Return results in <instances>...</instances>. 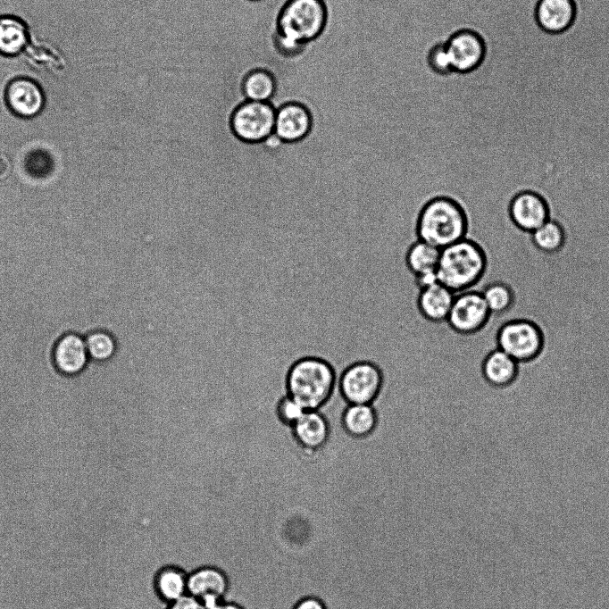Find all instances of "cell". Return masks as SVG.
Returning <instances> with one entry per match:
<instances>
[{
    "label": "cell",
    "instance_id": "cell-4",
    "mask_svg": "<svg viewBox=\"0 0 609 609\" xmlns=\"http://www.w3.org/2000/svg\"><path fill=\"white\" fill-rule=\"evenodd\" d=\"M486 265L483 248L475 239L467 237L440 250L438 279L455 294L474 289L484 275Z\"/></svg>",
    "mask_w": 609,
    "mask_h": 609
},
{
    "label": "cell",
    "instance_id": "cell-29",
    "mask_svg": "<svg viewBox=\"0 0 609 609\" xmlns=\"http://www.w3.org/2000/svg\"><path fill=\"white\" fill-rule=\"evenodd\" d=\"M25 166L27 171L32 176L43 178L52 172L54 162L48 152L38 149L27 155Z\"/></svg>",
    "mask_w": 609,
    "mask_h": 609
},
{
    "label": "cell",
    "instance_id": "cell-18",
    "mask_svg": "<svg viewBox=\"0 0 609 609\" xmlns=\"http://www.w3.org/2000/svg\"><path fill=\"white\" fill-rule=\"evenodd\" d=\"M455 294L438 282L419 290L416 305L421 317L429 322L446 321Z\"/></svg>",
    "mask_w": 609,
    "mask_h": 609
},
{
    "label": "cell",
    "instance_id": "cell-16",
    "mask_svg": "<svg viewBox=\"0 0 609 609\" xmlns=\"http://www.w3.org/2000/svg\"><path fill=\"white\" fill-rule=\"evenodd\" d=\"M510 215L521 229L533 232L549 220L545 201L533 192H521L512 201Z\"/></svg>",
    "mask_w": 609,
    "mask_h": 609
},
{
    "label": "cell",
    "instance_id": "cell-23",
    "mask_svg": "<svg viewBox=\"0 0 609 609\" xmlns=\"http://www.w3.org/2000/svg\"><path fill=\"white\" fill-rule=\"evenodd\" d=\"M28 32L23 22L14 17L0 19V54L13 56L26 46Z\"/></svg>",
    "mask_w": 609,
    "mask_h": 609
},
{
    "label": "cell",
    "instance_id": "cell-21",
    "mask_svg": "<svg viewBox=\"0 0 609 609\" xmlns=\"http://www.w3.org/2000/svg\"><path fill=\"white\" fill-rule=\"evenodd\" d=\"M439 248L420 239L413 241L405 253V265L413 276L437 272L440 256Z\"/></svg>",
    "mask_w": 609,
    "mask_h": 609
},
{
    "label": "cell",
    "instance_id": "cell-10",
    "mask_svg": "<svg viewBox=\"0 0 609 609\" xmlns=\"http://www.w3.org/2000/svg\"><path fill=\"white\" fill-rule=\"evenodd\" d=\"M313 113L304 103L289 101L276 109L274 135L283 144L304 140L313 131Z\"/></svg>",
    "mask_w": 609,
    "mask_h": 609
},
{
    "label": "cell",
    "instance_id": "cell-6",
    "mask_svg": "<svg viewBox=\"0 0 609 609\" xmlns=\"http://www.w3.org/2000/svg\"><path fill=\"white\" fill-rule=\"evenodd\" d=\"M276 108L270 102L246 100L229 118L231 134L246 145L263 144L274 134Z\"/></svg>",
    "mask_w": 609,
    "mask_h": 609
},
{
    "label": "cell",
    "instance_id": "cell-19",
    "mask_svg": "<svg viewBox=\"0 0 609 609\" xmlns=\"http://www.w3.org/2000/svg\"><path fill=\"white\" fill-rule=\"evenodd\" d=\"M188 572L175 564L160 567L153 578V589L157 598L165 605L171 604L188 593Z\"/></svg>",
    "mask_w": 609,
    "mask_h": 609
},
{
    "label": "cell",
    "instance_id": "cell-13",
    "mask_svg": "<svg viewBox=\"0 0 609 609\" xmlns=\"http://www.w3.org/2000/svg\"><path fill=\"white\" fill-rule=\"evenodd\" d=\"M229 588V576L219 567L204 565L188 572V593L201 601L207 609L226 599Z\"/></svg>",
    "mask_w": 609,
    "mask_h": 609
},
{
    "label": "cell",
    "instance_id": "cell-22",
    "mask_svg": "<svg viewBox=\"0 0 609 609\" xmlns=\"http://www.w3.org/2000/svg\"><path fill=\"white\" fill-rule=\"evenodd\" d=\"M241 88L246 100L270 102L275 95L277 83L270 71L257 68L245 76Z\"/></svg>",
    "mask_w": 609,
    "mask_h": 609
},
{
    "label": "cell",
    "instance_id": "cell-1",
    "mask_svg": "<svg viewBox=\"0 0 609 609\" xmlns=\"http://www.w3.org/2000/svg\"><path fill=\"white\" fill-rule=\"evenodd\" d=\"M329 13L324 0H287L277 19L276 50L287 58L303 54L324 33Z\"/></svg>",
    "mask_w": 609,
    "mask_h": 609
},
{
    "label": "cell",
    "instance_id": "cell-28",
    "mask_svg": "<svg viewBox=\"0 0 609 609\" xmlns=\"http://www.w3.org/2000/svg\"><path fill=\"white\" fill-rule=\"evenodd\" d=\"M305 411L297 401L288 394L279 398L276 405L278 420L289 429L302 417Z\"/></svg>",
    "mask_w": 609,
    "mask_h": 609
},
{
    "label": "cell",
    "instance_id": "cell-31",
    "mask_svg": "<svg viewBox=\"0 0 609 609\" xmlns=\"http://www.w3.org/2000/svg\"><path fill=\"white\" fill-rule=\"evenodd\" d=\"M292 609H327L324 603L315 596H305L298 600Z\"/></svg>",
    "mask_w": 609,
    "mask_h": 609
},
{
    "label": "cell",
    "instance_id": "cell-17",
    "mask_svg": "<svg viewBox=\"0 0 609 609\" xmlns=\"http://www.w3.org/2000/svg\"><path fill=\"white\" fill-rule=\"evenodd\" d=\"M344 432L355 440L372 436L380 423V414L374 404H346L340 416Z\"/></svg>",
    "mask_w": 609,
    "mask_h": 609
},
{
    "label": "cell",
    "instance_id": "cell-32",
    "mask_svg": "<svg viewBox=\"0 0 609 609\" xmlns=\"http://www.w3.org/2000/svg\"><path fill=\"white\" fill-rule=\"evenodd\" d=\"M208 609H245L240 604L228 600L227 598L213 605Z\"/></svg>",
    "mask_w": 609,
    "mask_h": 609
},
{
    "label": "cell",
    "instance_id": "cell-15",
    "mask_svg": "<svg viewBox=\"0 0 609 609\" xmlns=\"http://www.w3.org/2000/svg\"><path fill=\"white\" fill-rule=\"evenodd\" d=\"M89 361L84 336L67 332L56 340L53 348V362L61 374L78 375L86 369Z\"/></svg>",
    "mask_w": 609,
    "mask_h": 609
},
{
    "label": "cell",
    "instance_id": "cell-25",
    "mask_svg": "<svg viewBox=\"0 0 609 609\" xmlns=\"http://www.w3.org/2000/svg\"><path fill=\"white\" fill-rule=\"evenodd\" d=\"M531 238L535 246L546 253L556 252L562 247L564 240L561 226L550 220L531 232Z\"/></svg>",
    "mask_w": 609,
    "mask_h": 609
},
{
    "label": "cell",
    "instance_id": "cell-20",
    "mask_svg": "<svg viewBox=\"0 0 609 609\" xmlns=\"http://www.w3.org/2000/svg\"><path fill=\"white\" fill-rule=\"evenodd\" d=\"M517 361L499 348L489 353L482 363L485 380L495 387L511 383L517 374Z\"/></svg>",
    "mask_w": 609,
    "mask_h": 609
},
{
    "label": "cell",
    "instance_id": "cell-11",
    "mask_svg": "<svg viewBox=\"0 0 609 609\" xmlns=\"http://www.w3.org/2000/svg\"><path fill=\"white\" fill-rule=\"evenodd\" d=\"M294 442L307 456L322 451L331 437L330 422L321 410H309L290 428Z\"/></svg>",
    "mask_w": 609,
    "mask_h": 609
},
{
    "label": "cell",
    "instance_id": "cell-30",
    "mask_svg": "<svg viewBox=\"0 0 609 609\" xmlns=\"http://www.w3.org/2000/svg\"><path fill=\"white\" fill-rule=\"evenodd\" d=\"M165 609H207V607L196 597L187 594L181 598L166 605Z\"/></svg>",
    "mask_w": 609,
    "mask_h": 609
},
{
    "label": "cell",
    "instance_id": "cell-7",
    "mask_svg": "<svg viewBox=\"0 0 609 609\" xmlns=\"http://www.w3.org/2000/svg\"><path fill=\"white\" fill-rule=\"evenodd\" d=\"M445 44L455 74H471L477 71L486 61L487 41L476 29H459L447 37Z\"/></svg>",
    "mask_w": 609,
    "mask_h": 609
},
{
    "label": "cell",
    "instance_id": "cell-33",
    "mask_svg": "<svg viewBox=\"0 0 609 609\" xmlns=\"http://www.w3.org/2000/svg\"><path fill=\"white\" fill-rule=\"evenodd\" d=\"M253 1H259V0H253Z\"/></svg>",
    "mask_w": 609,
    "mask_h": 609
},
{
    "label": "cell",
    "instance_id": "cell-2",
    "mask_svg": "<svg viewBox=\"0 0 609 609\" xmlns=\"http://www.w3.org/2000/svg\"><path fill=\"white\" fill-rule=\"evenodd\" d=\"M470 211L461 200L449 195H438L420 208L416 221L417 239L442 249L469 237Z\"/></svg>",
    "mask_w": 609,
    "mask_h": 609
},
{
    "label": "cell",
    "instance_id": "cell-26",
    "mask_svg": "<svg viewBox=\"0 0 609 609\" xmlns=\"http://www.w3.org/2000/svg\"><path fill=\"white\" fill-rule=\"evenodd\" d=\"M488 305L490 314L505 312L512 304L513 295L510 288L502 283H494L484 288L480 292Z\"/></svg>",
    "mask_w": 609,
    "mask_h": 609
},
{
    "label": "cell",
    "instance_id": "cell-12",
    "mask_svg": "<svg viewBox=\"0 0 609 609\" xmlns=\"http://www.w3.org/2000/svg\"><path fill=\"white\" fill-rule=\"evenodd\" d=\"M577 16L576 0H537L533 7L536 26L550 36L563 35L571 30Z\"/></svg>",
    "mask_w": 609,
    "mask_h": 609
},
{
    "label": "cell",
    "instance_id": "cell-5",
    "mask_svg": "<svg viewBox=\"0 0 609 609\" xmlns=\"http://www.w3.org/2000/svg\"><path fill=\"white\" fill-rule=\"evenodd\" d=\"M385 383L384 371L371 360H356L338 377V390L346 404H374Z\"/></svg>",
    "mask_w": 609,
    "mask_h": 609
},
{
    "label": "cell",
    "instance_id": "cell-8",
    "mask_svg": "<svg viewBox=\"0 0 609 609\" xmlns=\"http://www.w3.org/2000/svg\"><path fill=\"white\" fill-rule=\"evenodd\" d=\"M489 315L482 294L469 289L455 294L446 323L455 333L471 335L484 327Z\"/></svg>",
    "mask_w": 609,
    "mask_h": 609
},
{
    "label": "cell",
    "instance_id": "cell-27",
    "mask_svg": "<svg viewBox=\"0 0 609 609\" xmlns=\"http://www.w3.org/2000/svg\"><path fill=\"white\" fill-rule=\"evenodd\" d=\"M426 63L431 71L441 77L454 74L445 40L434 43L427 52Z\"/></svg>",
    "mask_w": 609,
    "mask_h": 609
},
{
    "label": "cell",
    "instance_id": "cell-14",
    "mask_svg": "<svg viewBox=\"0 0 609 609\" xmlns=\"http://www.w3.org/2000/svg\"><path fill=\"white\" fill-rule=\"evenodd\" d=\"M4 100L12 113L22 118L38 115L45 105L42 88L26 77L15 78L6 85Z\"/></svg>",
    "mask_w": 609,
    "mask_h": 609
},
{
    "label": "cell",
    "instance_id": "cell-24",
    "mask_svg": "<svg viewBox=\"0 0 609 609\" xmlns=\"http://www.w3.org/2000/svg\"><path fill=\"white\" fill-rule=\"evenodd\" d=\"M84 337L90 360L104 363L116 355L118 341L112 332L99 329L88 332Z\"/></svg>",
    "mask_w": 609,
    "mask_h": 609
},
{
    "label": "cell",
    "instance_id": "cell-9",
    "mask_svg": "<svg viewBox=\"0 0 609 609\" xmlns=\"http://www.w3.org/2000/svg\"><path fill=\"white\" fill-rule=\"evenodd\" d=\"M498 348L517 362L533 359L542 347L539 329L529 321L505 323L497 337Z\"/></svg>",
    "mask_w": 609,
    "mask_h": 609
},
{
    "label": "cell",
    "instance_id": "cell-3",
    "mask_svg": "<svg viewBox=\"0 0 609 609\" xmlns=\"http://www.w3.org/2000/svg\"><path fill=\"white\" fill-rule=\"evenodd\" d=\"M338 373L326 358L309 355L296 360L286 375V394L306 411L321 410L338 386Z\"/></svg>",
    "mask_w": 609,
    "mask_h": 609
}]
</instances>
